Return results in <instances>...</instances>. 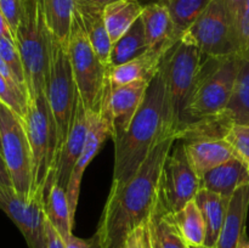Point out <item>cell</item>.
Returning <instances> with one entry per match:
<instances>
[{
    "label": "cell",
    "instance_id": "1",
    "mask_svg": "<svg viewBox=\"0 0 249 248\" xmlns=\"http://www.w3.org/2000/svg\"><path fill=\"white\" fill-rule=\"evenodd\" d=\"M175 142V135L163 139L133 177L123 182H112L95 233L100 248H123L129 233L156 213L160 173Z\"/></svg>",
    "mask_w": 249,
    "mask_h": 248
},
{
    "label": "cell",
    "instance_id": "2",
    "mask_svg": "<svg viewBox=\"0 0 249 248\" xmlns=\"http://www.w3.org/2000/svg\"><path fill=\"white\" fill-rule=\"evenodd\" d=\"M168 109L165 85L160 71L151 80L145 99L128 130L114 139L112 182L126 181L135 174L151 151L170 135H175ZM177 136V135H175Z\"/></svg>",
    "mask_w": 249,
    "mask_h": 248
},
{
    "label": "cell",
    "instance_id": "3",
    "mask_svg": "<svg viewBox=\"0 0 249 248\" xmlns=\"http://www.w3.org/2000/svg\"><path fill=\"white\" fill-rule=\"evenodd\" d=\"M67 53L75 85L87 111L100 114L112 123L111 67L102 63L97 57L75 11L68 38Z\"/></svg>",
    "mask_w": 249,
    "mask_h": 248
},
{
    "label": "cell",
    "instance_id": "4",
    "mask_svg": "<svg viewBox=\"0 0 249 248\" xmlns=\"http://www.w3.org/2000/svg\"><path fill=\"white\" fill-rule=\"evenodd\" d=\"M241 63L242 58L238 55L228 57L203 56L201 70L187 101L184 122L179 130L192 122L218 116L228 107Z\"/></svg>",
    "mask_w": 249,
    "mask_h": 248
},
{
    "label": "cell",
    "instance_id": "5",
    "mask_svg": "<svg viewBox=\"0 0 249 248\" xmlns=\"http://www.w3.org/2000/svg\"><path fill=\"white\" fill-rule=\"evenodd\" d=\"M24 128L32 151V187L29 198L45 196L53 184L57 160V128L45 92L28 102Z\"/></svg>",
    "mask_w": 249,
    "mask_h": 248
},
{
    "label": "cell",
    "instance_id": "6",
    "mask_svg": "<svg viewBox=\"0 0 249 248\" xmlns=\"http://www.w3.org/2000/svg\"><path fill=\"white\" fill-rule=\"evenodd\" d=\"M50 32L44 19L40 0H24V9L15 41L23 63L28 102L45 92L49 67Z\"/></svg>",
    "mask_w": 249,
    "mask_h": 248
},
{
    "label": "cell",
    "instance_id": "7",
    "mask_svg": "<svg viewBox=\"0 0 249 248\" xmlns=\"http://www.w3.org/2000/svg\"><path fill=\"white\" fill-rule=\"evenodd\" d=\"M203 55L187 33L170 48L160 63L168 109L175 133L182 125L187 101L201 70ZM177 135V134H175Z\"/></svg>",
    "mask_w": 249,
    "mask_h": 248
},
{
    "label": "cell",
    "instance_id": "8",
    "mask_svg": "<svg viewBox=\"0 0 249 248\" xmlns=\"http://www.w3.org/2000/svg\"><path fill=\"white\" fill-rule=\"evenodd\" d=\"M45 95L57 128V156L71 128L78 92L73 77L67 48L53 34L49 38V67L46 73Z\"/></svg>",
    "mask_w": 249,
    "mask_h": 248
},
{
    "label": "cell",
    "instance_id": "9",
    "mask_svg": "<svg viewBox=\"0 0 249 248\" xmlns=\"http://www.w3.org/2000/svg\"><path fill=\"white\" fill-rule=\"evenodd\" d=\"M1 155L19 196L29 198L32 187V151L23 119L0 102Z\"/></svg>",
    "mask_w": 249,
    "mask_h": 248
},
{
    "label": "cell",
    "instance_id": "10",
    "mask_svg": "<svg viewBox=\"0 0 249 248\" xmlns=\"http://www.w3.org/2000/svg\"><path fill=\"white\" fill-rule=\"evenodd\" d=\"M201 189V177L190 165L184 143H174L160 173L156 212L160 214L177 213L195 199Z\"/></svg>",
    "mask_w": 249,
    "mask_h": 248
},
{
    "label": "cell",
    "instance_id": "11",
    "mask_svg": "<svg viewBox=\"0 0 249 248\" xmlns=\"http://www.w3.org/2000/svg\"><path fill=\"white\" fill-rule=\"evenodd\" d=\"M185 33L191 36L204 57L238 55L237 29L224 0H212Z\"/></svg>",
    "mask_w": 249,
    "mask_h": 248
},
{
    "label": "cell",
    "instance_id": "12",
    "mask_svg": "<svg viewBox=\"0 0 249 248\" xmlns=\"http://www.w3.org/2000/svg\"><path fill=\"white\" fill-rule=\"evenodd\" d=\"M0 208L15 223L28 248H48L44 197L24 198L16 191L0 194Z\"/></svg>",
    "mask_w": 249,
    "mask_h": 248
},
{
    "label": "cell",
    "instance_id": "13",
    "mask_svg": "<svg viewBox=\"0 0 249 248\" xmlns=\"http://www.w3.org/2000/svg\"><path fill=\"white\" fill-rule=\"evenodd\" d=\"M88 113H89V130H88L87 139H85L84 148L73 168L72 175H71L70 182H68L67 190H66L73 220H74L78 201H79L80 185H82L84 170L87 169L92 158L101 150L105 141L107 139L113 138V125L108 119L104 118L97 113H90V112Z\"/></svg>",
    "mask_w": 249,
    "mask_h": 248
},
{
    "label": "cell",
    "instance_id": "14",
    "mask_svg": "<svg viewBox=\"0 0 249 248\" xmlns=\"http://www.w3.org/2000/svg\"><path fill=\"white\" fill-rule=\"evenodd\" d=\"M88 130H89V113L80 96H78L74 114H73L72 128L58 152L55 172H53V182L58 184L65 190H67L73 168L79 156L82 155Z\"/></svg>",
    "mask_w": 249,
    "mask_h": 248
},
{
    "label": "cell",
    "instance_id": "15",
    "mask_svg": "<svg viewBox=\"0 0 249 248\" xmlns=\"http://www.w3.org/2000/svg\"><path fill=\"white\" fill-rule=\"evenodd\" d=\"M151 82L147 80H135L128 84L112 88L111 111L112 125H113V138H121L130 125L131 121L138 113L146 91Z\"/></svg>",
    "mask_w": 249,
    "mask_h": 248
},
{
    "label": "cell",
    "instance_id": "16",
    "mask_svg": "<svg viewBox=\"0 0 249 248\" xmlns=\"http://www.w3.org/2000/svg\"><path fill=\"white\" fill-rule=\"evenodd\" d=\"M140 18L142 21L150 50L168 53L184 35L178 32L169 11L160 2L143 6Z\"/></svg>",
    "mask_w": 249,
    "mask_h": 248
},
{
    "label": "cell",
    "instance_id": "17",
    "mask_svg": "<svg viewBox=\"0 0 249 248\" xmlns=\"http://www.w3.org/2000/svg\"><path fill=\"white\" fill-rule=\"evenodd\" d=\"M74 11L97 57L102 63L109 66L112 41L105 24L104 7L90 4L85 0H75Z\"/></svg>",
    "mask_w": 249,
    "mask_h": 248
},
{
    "label": "cell",
    "instance_id": "18",
    "mask_svg": "<svg viewBox=\"0 0 249 248\" xmlns=\"http://www.w3.org/2000/svg\"><path fill=\"white\" fill-rule=\"evenodd\" d=\"M182 143L190 165L201 179L212 169L235 157L232 148L225 139H208Z\"/></svg>",
    "mask_w": 249,
    "mask_h": 248
},
{
    "label": "cell",
    "instance_id": "19",
    "mask_svg": "<svg viewBox=\"0 0 249 248\" xmlns=\"http://www.w3.org/2000/svg\"><path fill=\"white\" fill-rule=\"evenodd\" d=\"M249 208V184L238 187L229 202L224 225L215 248H238L246 235V220Z\"/></svg>",
    "mask_w": 249,
    "mask_h": 248
},
{
    "label": "cell",
    "instance_id": "20",
    "mask_svg": "<svg viewBox=\"0 0 249 248\" xmlns=\"http://www.w3.org/2000/svg\"><path fill=\"white\" fill-rule=\"evenodd\" d=\"M246 184H249L248 165L236 157L215 167L201 179L202 189L228 198H231L236 190Z\"/></svg>",
    "mask_w": 249,
    "mask_h": 248
},
{
    "label": "cell",
    "instance_id": "21",
    "mask_svg": "<svg viewBox=\"0 0 249 248\" xmlns=\"http://www.w3.org/2000/svg\"><path fill=\"white\" fill-rule=\"evenodd\" d=\"M167 53L148 50L143 55L123 63V65L111 67L109 79L112 88L128 84L135 80H151L155 78L160 68L163 57Z\"/></svg>",
    "mask_w": 249,
    "mask_h": 248
},
{
    "label": "cell",
    "instance_id": "22",
    "mask_svg": "<svg viewBox=\"0 0 249 248\" xmlns=\"http://www.w3.org/2000/svg\"><path fill=\"white\" fill-rule=\"evenodd\" d=\"M195 201H196L204 219V223H206V246L215 248L226 213H228L230 198L215 194L213 191H209L207 189H201L197 196L195 197Z\"/></svg>",
    "mask_w": 249,
    "mask_h": 248
},
{
    "label": "cell",
    "instance_id": "23",
    "mask_svg": "<svg viewBox=\"0 0 249 248\" xmlns=\"http://www.w3.org/2000/svg\"><path fill=\"white\" fill-rule=\"evenodd\" d=\"M138 0H118L104 7V19L112 44L118 40L142 14Z\"/></svg>",
    "mask_w": 249,
    "mask_h": 248
},
{
    "label": "cell",
    "instance_id": "24",
    "mask_svg": "<svg viewBox=\"0 0 249 248\" xmlns=\"http://www.w3.org/2000/svg\"><path fill=\"white\" fill-rule=\"evenodd\" d=\"M44 209H45L46 219L60 233L63 241L67 240L73 233L74 220L71 215L66 190L56 182L51 185L49 191L44 196Z\"/></svg>",
    "mask_w": 249,
    "mask_h": 248
},
{
    "label": "cell",
    "instance_id": "25",
    "mask_svg": "<svg viewBox=\"0 0 249 248\" xmlns=\"http://www.w3.org/2000/svg\"><path fill=\"white\" fill-rule=\"evenodd\" d=\"M175 228L189 247L206 246L207 228L196 201L192 199L182 209L174 214H168Z\"/></svg>",
    "mask_w": 249,
    "mask_h": 248
},
{
    "label": "cell",
    "instance_id": "26",
    "mask_svg": "<svg viewBox=\"0 0 249 248\" xmlns=\"http://www.w3.org/2000/svg\"><path fill=\"white\" fill-rule=\"evenodd\" d=\"M49 32L67 48L72 27L75 0H40Z\"/></svg>",
    "mask_w": 249,
    "mask_h": 248
},
{
    "label": "cell",
    "instance_id": "27",
    "mask_svg": "<svg viewBox=\"0 0 249 248\" xmlns=\"http://www.w3.org/2000/svg\"><path fill=\"white\" fill-rule=\"evenodd\" d=\"M150 50L146 40L145 29L141 18H139L121 38L112 44L109 53V66L123 65Z\"/></svg>",
    "mask_w": 249,
    "mask_h": 248
},
{
    "label": "cell",
    "instance_id": "28",
    "mask_svg": "<svg viewBox=\"0 0 249 248\" xmlns=\"http://www.w3.org/2000/svg\"><path fill=\"white\" fill-rule=\"evenodd\" d=\"M220 116L231 125L249 124V61L242 60L232 97Z\"/></svg>",
    "mask_w": 249,
    "mask_h": 248
},
{
    "label": "cell",
    "instance_id": "29",
    "mask_svg": "<svg viewBox=\"0 0 249 248\" xmlns=\"http://www.w3.org/2000/svg\"><path fill=\"white\" fill-rule=\"evenodd\" d=\"M211 2L212 0H163L160 4L168 9L178 32L184 34Z\"/></svg>",
    "mask_w": 249,
    "mask_h": 248
},
{
    "label": "cell",
    "instance_id": "30",
    "mask_svg": "<svg viewBox=\"0 0 249 248\" xmlns=\"http://www.w3.org/2000/svg\"><path fill=\"white\" fill-rule=\"evenodd\" d=\"M156 235L160 248H190L168 214L155 213Z\"/></svg>",
    "mask_w": 249,
    "mask_h": 248
},
{
    "label": "cell",
    "instance_id": "31",
    "mask_svg": "<svg viewBox=\"0 0 249 248\" xmlns=\"http://www.w3.org/2000/svg\"><path fill=\"white\" fill-rule=\"evenodd\" d=\"M0 56L2 60L5 61L11 72L14 73L15 78H16L17 83L19 87L22 88L24 92L28 96V91H27L26 85V75H24L23 63H22L21 55H19L18 48H17L15 40L7 38H0Z\"/></svg>",
    "mask_w": 249,
    "mask_h": 248
},
{
    "label": "cell",
    "instance_id": "32",
    "mask_svg": "<svg viewBox=\"0 0 249 248\" xmlns=\"http://www.w3.org/2000/svg\"><path fill=\"white\" fill-rule=\"evenodd\" d=\"M232 148L233 156L249 164V124H233L224 138Z\"/></svg>",
    "mask_w": 249,
    "mask_h": 248
},
{
    "label": "cell",
    "instance_id": "33",
    "mask_svg": "<svg viewBox=\"0 0 249 248\" xmlns=\"http://www.w3.org/2000/svg\"><path fill=\"white\" fill-rule=\"evenodd\" d=\"M0 102L6 105L10 109L15 112L18 117L22 119L24 118L27 112V107H28V99L15 89L0 73Z\"/></svg>",
    "mask_w": 249,
    "mask_h": 248
},
{
    "label": "cell",
    "instance_id": "34",
    "mask_svg": "<svg viewBox=\"0 0 249 248\" xmlns=\"http://www.w3.org/2000/svg\"><path fill=\"white\" fill-rule=\"evenodd\" d=\"M238 56L242 60L249 61V0L243 6L237 22Z\"/></svg>",
    "mask_w": 249,
    "mask_h": 248
},
{
    "label": "cell",
    "instance_id": "35",
    "mask_svg": "<svg viewBox=\"0 0 249 248\" xmlns=\"http://www.w3.org/2000/svg\"><path fill=\"white\" fill-rule=\"evenodd\" d=\"M24 9V0H0V11L6 18L14 35H16L17 28L21 22Z\"/></svg>",
    "mask_w": 249,
    "mask_h": 248
},
{
    "label": "cell",
    "instance_id": "36",
    "mask_svg": "<svg viewBox=\"0 0 249 248\" xmlns=\"http://www.w3.org/2000/svg\"><path fill=\"white\" fill-rule=\"evenodd\" d=\"M145 223L129 233L123 248H145Z\"/></svg>",
    "mask_w": 249,
    "mask_h": 248
},
{
    "label": "cell",
    "instance_id": "37",
    "mask_svg": "<svg viewBox=\"0 0 249 248\" xmlns=\"http://www.w3.org/2000/svg\"><path fill=\"white\" fill-rule=\"evenodd\" d=\"M10 191H15L14 184H12L11 177H10L9 169L6 167L4 157H2L1 152H0V194Z\"/></svg>",
    "mask_w": 249,
    "mask_h": 248
},
{
    "label": "cell",
    "instance_id": "38",
    "mask_svg": "<svg viewBox=\"0 0 249 248\" xmlns=\"http://www.w3.org/2000/svg\"><path fill=\"white\" fill-rule=\"evenodd\" d=\"M46 240H48V248H67L63 238L48 219H46Z\"/></svg>",
    "mask_w": 249,
    "mask_h": 248
},
{
    "label": "cell",
    "instance_id": "39",
    "mask_svg": "<svg viewBox=\"0 0 249 248\" xmlns=\"http://www.w3.org/2000/svg\"><path fill=\"white\" fill-rule=\"evenodd\" d=\"M65 242L67 248H100L95 236L89 240H84V238H79L72 233L67 240H65Z\"/></svg>",
    "mask_w": 249,
    "mask_h": 248
},
{
    "label": "cell",
    "instance_id": "40",
    "mask_svg": "<svg viewBox=\"0 0 249 248\" xmlns=\"http://www.w3.org/2000/svg\"><path fill=\"white\" fill-rule=\"evenodd\" d=\"M224 1H225L226 7H228L229 12H230L231 18H232L233 23H235L236 29H237L238 18H240V15L247 0H224Z\"/></svg>",
    "mask_w": 249,
    "mask_h": 248
},
{
    "label": "cell",
    "instance_id": "41",
    "mask_svg": "<svg viewBox=\"0 0 249 248\" xmlns=\"http://www.w3.org/2000/svg\"><path fill=\"white\" fill-rule=\"evenodd\" d=\"M0 73H1L2 77H4L5 79H6L7 82H9L10 84H11L12 87L15 88V89H17V90H18V91H21L22 94H23L24 96H26L27 99H28L27 94L23 91V90H22V88L19 87V84H18V83H17L16 78H15L14 73L11 72V70H10V68H9V66H7L6 63H5L4 60H2L1 56H0Z\"/></svg>",
    "mask_w": 249,
    "mask_h": 248
},
{
    "label": "cell",
    "instance_id": "42",
    "mask_svg": "<svg viewBox=\"0 0 249 248\" xmlns=\"http://www.w3.org/2000/svg\"><path fill=\"white\" fill-rule=\"evenodd\" d=\"M145 248H155V237H153V214L145 223Z\"/></svg>",
    "mask_w": 249,
    "mask_h": 248
},
{
    "label": "cell",
    "instance_id": "43",
    "mask_svg": "<svg viewBox=\"0 0 249 248\" xmlns=\"http://www.w3.org/2000/svg\"><path fill=\"white\" fill-rule=\"evenodd\" d=\"M0 38H7L15 40V35L12 33L11 28H10L9 23H7L6 18L4 17V15L0 11ZM16 43V41H15Z\"/></svg>",
    "mask_w": 249,
    "mask_h": 248
},
{
    "label": "cell",
    "instance_id": "44",
    "mask_svg": "<svg viewBox=\"0 0 249 248\" xmlns=\"http://www.w3.org/2000/svg\"><path fill=\"white\" fill-rule=\"evenodd\" d=\"M85 1L90 2V4L96 5V6L105 7V6H107L108 4H112V2H114V1H118V0H85Z\"/></svg>",
    "mask_w": 249,
    "mask_h": 248
},
{
    "label": "cell",
    "instance_id": "45",
    "mask_svg": "<svg viewBox=\"0 0 249 248\" xmlns=\"http://www.w3.org/2000/svg\"><path fill=\"white\" fill-rule=\"evenodd\" d=\"M139 2H140L142 6H147V5H151V4H160V2H162L163 0H138Z\"/></svg>",
    "mask_w": 249,
    "mask_h": 248
},
{
    "label": "cell",
    "instance_id": "46",
    "mask_svg": "<svg viewBox=\"0 0 249 248\" xmlns=\"http://www.w3.org/2000/svg\"><path fill=\"white\" fill-rule=\"evenodd\" d=\"M238 248H249V240L247 238V235L243 236L242 240H241V242H240V246H238Z\"/></svg>",
    "mask_w": 249,
    "mask_h": 248
},
{
    "label": "cell",
    "instance_id": "47",
    "mask_svg": "<svg viewBox=\"0 0 249 248\" xmlns=\"http://www.w3.org/2000/svg\"><path fill=\"white\" fill-rule=\"evenodd\" d=\"M153 237H155V248H160V243H158L157 235H156V226H155V214H153Z\"/></svg>",
    "mask_w": 249,
    "mask_h": 248
},
{
    "label": "cell",
    "instance_id": "48",
    "mask_svg": "<svg viewBox=\"0 0 249 248\" xmlns=\"http://www.w3.org/2000/svg\"><path fill=\"white\" fill-rule=\"evenodd\" d=\"M190 248H213V247H207V246H203V247H190Z\"/></svg>",
    "mask_w": 249,
    "mask_h": 248
},
{
    "label": "cell",
    "instance_id": "49",
    "mask_svg": "<svg viewBox=\"0 0 249 248\" xmlns=\"http://www.w3.org/2000/svg\"><path fill=\"white\" fill-rule=\"evenodd\" d=\"M0 152H1V139H0Z\"/></svg>",
    "mask_w": 249,
    "mask_h": 248
},
{
    "label": "cell",
    "instance_id": "50",
    "mask_svg": "<svg viewBox=\"0 0 249 248\" xmlns=\"http://www.w3.org/2000/svg\"><path fill=\"white\" fill-rule=\"evenodd\" d=\"M248 172H249V164H248Z\"/></svg>",
    "mask_w": 249,
    "mask_h": 248
}]
</instances>
